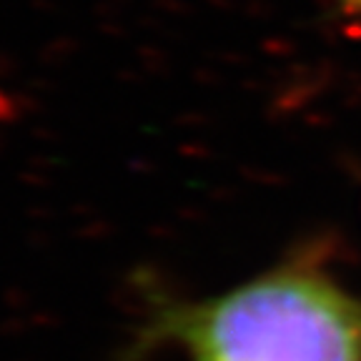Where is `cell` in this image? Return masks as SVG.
I'll return each instance as SVG.
<instances>
[{
	"label": "cell",
	"mask_w": 361,
	"mask_h": 361,
	"mask_svg": "<svg viewBox=\"0 0 361 361\" xmlns=\"http://www.w3.org/2000/svg\"><path fill=\"white\" fill-rule=\"evenodd\" d=\"M191 361H361V296L318 261H293L176 309Z\"/></svg>",
	"instance_id": "cell-1"
}]
</instances>
